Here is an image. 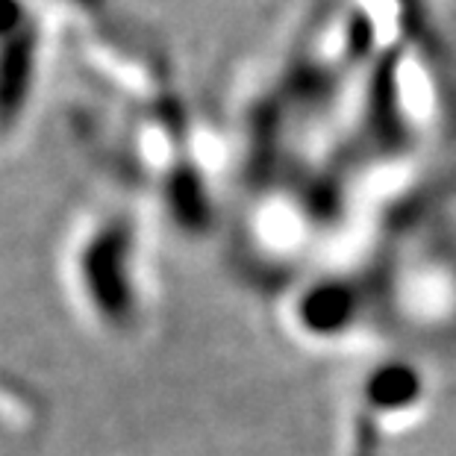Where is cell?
<instances>
[{"label":"cell","mask_w":456,"mask_h":456,"mask_svg":"<svg viewBox=\"0 0 456 456\" xmlns=\"http://www.w3.org/2000/svg\"><path fill=\"white\" fill-rule=\"evenodd\" d=\"M68 289L103 333L127 336L151 304V268L144 232L130 209L103 207L80 218L68 239Z\"/></svg>","instance_id":"6da1fadb"},{"label":"cell","mask_w":456,"mask_h":456,"mask_svg":"<svg viewBox=\"0 0 456 456\" xmlns=\"http://www.w3.org/2000/svg\"><path fill=\"white\" fill-rule=\"evenodd\" d=\"M424 221L401 239L389 277L377 271V304L415 338L456 336V241Z\"/></svg>","instance_id":"7a4b0ae2"},{"label":"cell","mask_w":456,"mask_h":456,"mask_svg":"<svg viewBox=\"0 0 456 456\" xmlns=\"http://www.w3.org/2000/svg\"><path fill=\"white\" fill-rule=\"evenodd\" d=\"M45 0H0V142L30 115L47 53Z\"/></svg>","instance_id":"3957f363"},{"label":"cell","mask_w":456,"mask_h":456,"mask_svg":"<svg viewBox=\"0 0 456 456\" xmlns=\"http://www.w3.org/2000/svg\"><path fill=\"white\" fill-rule=\"evenodd\" d=\"M359 401L354 406V424L347 427L345 456H374L377 439L389 436L397 424V415L419 412L421 380L412 368L380 365L359 383Z\"/></svg>","instance_id":"277c9868"}]
</instances>
